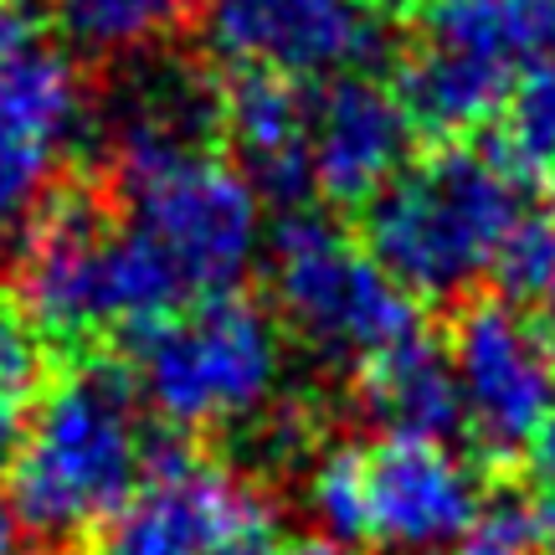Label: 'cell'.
Wrapping results in <instances>:
<instances>
[{"instance_id":"6da1fadb","label":"cell","mask_w":555,"mask_h":555,"mask_svg":"<svg viewBox=\"0 0 555 555\" xmlns=\"http://www.w3.org/2000/svg\"><path fill=\"white\" fill-rule=\"evenodd\" d=\"M21 304L57 339L139 335L176 314L185 288L155 242L114 217L103 180H62L21 232Z\"/></svg>"},{"instance_id":"7a4b0ae2","label":"cell","mask_w":555,"mask_h":555,"mask_svg":"<svg viewBox=\"0 0 555 555\" xmlns=\"http://www.w3.org/2000/svg\"><path fill=\"white\" fill-rule=\"evenodd\" d=\"M139 386L114 360H82L37 397V416L16 448L11 504L41 540L99 530L139 489L150 463Z\"/></svg>"},{"instance_id":"3957f363","label":"cell","mask_w":555,"mask_h":555,"mask_svg":"<svg viewBox=\"0 0 555 555\" xmlns=\"http://www.w3.org/2000/svg\"><path fill=\"white\" fill-rule=\"evenodd\" d=\"M525 211V170L515 159L457 139L406 165L365 206V242L406 294L442 304L494 268Z\"/></svg>"},{"instance_id":"277c9868","label":"cell","mask_w":555,"mask_h":555,"mask_svg":"<svg viewBox=\"0 0 555 555\" xmlns=\"http://www.w3.org/2000/svg\"><path fill=\"white\" fill-rule=\"evenodd\" d=\"M129 227L155 242L196 298L232 294L258 258V191L217 150L108 134V180Z\"/></svg>"},{"instance_id":"5b68a950","label":"cell","mask_w":555,"mask_h":555,"mask_svg":"<svg viewBox=\"0 0 555 555\" xmlns=\"http://www.w3.org/2000/svg\"><path fill=\"white\" fill-rule=\"evenodd\" d=\"M129 339H134L139 397L176 433L242 427L278 397L283 376L278 324L237 294L201 298Z\"/></svg>"},{"instance_id":"8992f818","label":"cell","mask_w":555,"mask_h":555,"mask_svg":"<svg viewBox=\"0 0 555 555\" xmlns=\"http://www.w3.org/2000/svg\"><path fill=\"white\" fill-rule=\"evenodd\" d=\"M273 288L288 330L330 365L360 371L391 345L422 335L416 298L371 258V247L304 211L273 237Z\"/></svg>"},{"instance_id":"52a82bcc","label":"cell","mask_w":555,"mask_h":555,"mask_svg":"<svg viewBox=\"0 0 555 555\" xmlns=\"http://www.w3.org/2000/svg\"><path fill=\"white\" fill-rule=\"evenodd\" d=\"M278 509L247 474L196 457L185 437H155L139 489L93 530L88 555H227L273 540Z\"/></svg>"},{"instance_id":"ba28073f","label":"cell","mask_w":555,"mask_h":555,"mask_svg":"<svg viewBox=\"0 0 555 555\" xmlns=\"http://www.w3.org/2000/svg\"><path fill=\"white\" fill-rule=\"evenodd\" d=\"M453 376L478 448L519 457L555 416V345L509 298H468L453 319Z\"/></svg>"},{"instance_id":"9c48e42d","label":"cell","mask_w":555,"mask_h":555,"mask_svg":"<svg viewBox=\"0 0 555 555\" xmlns=\"http://www.w3.org/2000/svg\"><path fill=\"white\" fill-rule=\"evenodd\" d=\"M88 134V93L78 67L52 47L21 41L0 57V247L52 196L62 155Z\"/></svg>"},{"instance_id":"30bf717a","label":"cell","mask_w":555,"mask_h":555,"mask_svg":"<svg viewBox=\"0 0 555 555\" xmlns=\"http://www.w3.org/2000/svg\"><path fill=\"white\" fill-rule=\"evenodd\" d=\"M211 52L242 73L273 78H319L356 73L386 57V26L356 11L350 0H206Z\"/></svg>"},{"instance_id":"8fae6325","label":"cell","mask_w":555,"mask_h":555,"mask_svg":"<svg viewBox=\"0 0 555 555\" xmlns=\"http://www.w3.org/2000/svg\"><path fill=\"white\" fill-rule=\"evenodd\" d=\"M478 509V474L442 442L380 437L360 448V540L391 551H437L468 535Z\"/></svg>"},{"instance_id":"7c38bea8","label":"cell","mask_w":555,"mask_h":555,"mask_svg":"<svg viewBox=\"0 0 555 555\" xmlns=\"http://www.w3.org/2000/svg\"><path fill=\"white\" fill-rule=\"evenodd\" d=\"M412 119L376 78L345 73L314 93V191L330 206H371L406 170Z\"/></svg>"},{"instance_id":"4fadbf2b","label":"cell","mask_w":555,"mask_h":555,"mask_svg":"<svg viewBox=\"0 0 555 555\" xmlns=\"http://www.w3.org/2000/svg\"><path fill=\"white\" fill-rule=\"evenodd\" d=\"M221 139L258 201L298 211L314 196V93L294 78L237 73L221 82Z\"/></svg>"},{"instance_id":"5bb4252c","label":"cell","mask_w":555,"mask_h":555,"mask_svg":"<svg viewBox=\"0 0 555 555\" xmlns=\"http://www.w3.org/2000/svg\"><path fill=\"white\" fill-rule=\"evenodd\" d=\"M356 401L360 416L386 437L442 442V437L468 433L453 356L448 345H433L427 335L401 339L386 356L365 360L356 371Z\"/></svg>"},{"instance_id":"9a60e30c","label":"cell","mask_w":555,"mask_h":555,"mask_svg":"<svg viewBox=\"0 0 555 555\" xmlns=\"http://www.w3.org/2000/svg\"><path fill=\"white\" fill-rule=\"evenodd\" d=\"M509 78L515 73L489 57L457 52L442 41H422L397 67V103L412 119V129L442 139V144H457L509 103Z\"/></svg>"},{"instance_id":"2e32d148","label":"cell","mask_w":555,"mask_h":555,"mask_svg":"<svg viewBox=\"0 0 555 555\" xmlns=\"http://www.w3.org/2000/svg\"><path fill=\"white\" fill-rule=\"evenodd\" d=\"M427 41L489 57L499 67H535L555 52V0H427Z\"/></svg>"},{"instance_id":"e0dca14e","label":"cell","mask_w":555,"mask_h":555,"mask_svg":"<svg viewBox=\"0 0 555 555\" xmlns=\"http://www.w3.org/2000/svg\"><path fill=\"white\" fill-rule=\"evenodd\" d=\"M67 37L82 41L88 52H144L150 41L170 37L185 16V0H47Z\"/></svg>"},{"instance_id":"ac0fdd59","label":"cell","mask_w":555,"mask_h":555,"mask_svg":"<svg viewBox=\"0 0 555 555\" xmlns=\"http://www.w3.org/2000/svg\"><path fill=\"white\" fill-rule=\"evenodd\" d=\"M242 453L253 483L273 474H309L324 457V416L309 401H268L253 422H242Z\"/></svg>"},{"instance_id":"d6986e66","label":"cell","mask_w":555,"mask_h":555,"mask_svg":"<svg viewBox=\"0 0 555 555\" xmlns=\"http://www.w3.org/2000/svg\"><path fill=\"white\" fill-rule=\"evenodd\" d=\"M525 176L555 185V57L535 62L509 99V139L499 144Z\"/></svg>"},{"instance_id":"ffe728a7","label":"cell","mask_w":555,"mask_h":555,"mask_svg":"<svg viewBox=\"0 0 555 555\" xmlns=\"http://www.w3.org/2000/svg\"><path fill=\"white\" fill-rule=\"evenodd\" d=\"M52 386V335L16 294H0V401H37Z\"/></svg>"},{"instance_id":"44dd1931","label":"cell","mask_w":555,"mask_h":555,"mask_svg":"<svg viewBox=\"0 0 555 555\" xmlns=\"http://www.w3.org/2000/svg\"><path fill=\"white\" fill-rule=\"evenodd\" d=\"M494 273L509 298H540L555 278V206L525 211L499 247Z\"/></svg>"},{"instance_id":"7402d4cb","label":"cell","mask_w":555,"mask_h":555,"mask_svg":"<svg viewBox=\"0 0 555 555\" xmlns=\"http://www.w3.org/2000/svg\"><path fill=\"white\" fill-rule=\"evenodd\" d=\"M457 555H545V519L519 494L489 499L468 525Z\"/></svg>"},{"instance_id":"603a6c76","label":"cell","mask_w":555,"mask_h":555,"mask_svg":"<svg viewBox=\"0 0 555 555\" xmlns=\"http://www.w3.org/2000/svg\"><path fill=\"white\" fill-rule=\"evenodd\" d=\"M530 474H535V509L545 519V530H555V416L530 448Z\"/></svg>"},{"instance_id":"cb8c5ba5","label":"cell","mask_w":555,"mask_h":555,"mask_svg":"<svg viewBox=\"0 0 555 555\" xmlns=\"http://www.w3.org/2000/svg\"><path fill=\"white\" fill-rule=\"evenodd\" d=\"M227 555H360L350 551L345 540H253V545H237V551H227Z\"/></svg>"},{"instance_id":"d4e9b609","label":"cell","mask_w":555,"mask_h":555,"mask_svg":"<svg viewBox=\"0 0 555 555\" xmlns=\"http://www.w3.org/2000/svg\"><path fill=\"white\" fill-rule=\"evenodd\" d=\"M26 41V5L21 0H0V57L16 52Z\"/></svg>"},{"instance_id":"484cf974","label":"cell","mask_w":555,"mask_h":555,"mask_svg":"<svg viewBox=\"0 0 555 555\" xmlns=\"http://www.w3.org/2000/svg\"><path fill=\"white\" fill-rule=\"evenodd\" d=\"M350 5H356V11H365L371 21H380V26H386V21L412 16V11L422 5V0H350Z\"/></svg>"},{"instance_id":"4316f807","label":"cell","mask_w":555,"mask_h":555,"mask_svg":"<svg viewBox=\"0 0 555 555\" xmlns=\"http://www.w3.org/2000/svg\"><path fill=\"white\" fill-rule=\"evenodd\" d=\"M21 448V412L11 401H0V463H11Z\"/></svg>"},{"instance_id":"83f0119b","label":"cell","mask_w":555,"mask_h":555,"mask_svg":"<svg viewBox=\"0 0 555 555\" xmlns=\"http://www.w3.org/2000/svg\"><path fill=\"white\" fill-rule=\"evenodd\" d=\"M0 555H21V519L5 494H0Z\"/></svg>"},{"instance_id":"f1b7e54d","label":"cell","mask_w":555,"mask_h":555,"mask_svg":"<svg viewBox=\"0 0 555 555\" xmlns=\"http://www.w3.org/2000/svg\"><path fill=\"white\" fill-rule=\"evenodd\" d=\"M535 324H540V335L555 345V278H551V288L540 294V319H535Z\"/></svg>"}]
</instances>
